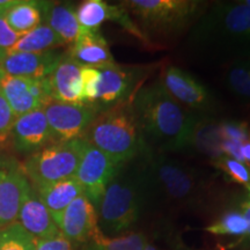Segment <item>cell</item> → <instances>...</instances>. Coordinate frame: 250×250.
<instances>
[{"mask_svg": "<svg viewBox=\"0 0 250 250\" xmlns=\"http://www.w3.org/2000/svg\"><path fill=\"white\" fill-rule=\"evenodd\" d=\"M86 142L78 138L57 142L28 155L23 170L33 187L58 182L76 176Z\"/></svg>", "mask_w": 250, "mask_h": 250, "instance_id": "7", "label": "cell"}, {"mask_svg": "<svg viewBox=\"0 0 250 250\" xmlns=\"http://www.w3.org/2000/svg\"><path fill=\"white\" fill-rule=\"evenodd\" d=\"M36 250H73V245L61 233L49 239L37 240Z\"/></svg>", "mask_w": 250, "mask_h": 250, "instance_id": "35", "label": "cell"}, {"mask_svg": "<svg viewBox=\"0 0 250 250\" xmlns=\"http://www.w3.org/2000/svg\"><path fill=\"white\" fill-rule=\"evenodd\" d=\"M0 92L4 94L17 118L43 109L54 101L49 78L34 79L4 73L0 78Z\"/></svg>", "mask_w": 250, "mask_h": 250, "instance_id": "12", "label": "cell"}, {"mask_svg": "<svg viewBox=\"0 0 250 250\" xmlns=\"http://www.w3.org/2000/svg\"><path fill=\"white\" fill-rule=\"evenodd\" d=\"M144 250H158V249H156V247H155L154 245H151V243H147L145 248H144Z\"/></svg>", "mask_w": 250, "mask_h": 250, "instance_id": "39", "label": "cell"}, {"mask_svg": "<svg viewBox=\"0 0 250 250\" xmlns=\"http://www.w3.org/2000/svg\"><path fill=\"white\" fill-rule=\"evenodd\" d=\"M17 223L36 240L49 239L61 234L57 224L33 186L24 197Z\"/></svg>", "mask_w": 250, "mask_h": 250, "instance_id": "18", "label": "cell"}, {"mask_svg": "<svg viewBox=\"0 0 250 250\" xmlns=\"http://www.w3.org/2000/svg\"><path fill=\"white\" fill-rule=\"evenodd\" d=\"M125 165L108 184L98 208L101 227L111 234L124 232L136 224L146 196L140 168Z\"/></svg>", "mask_w": 250, "mask_h": 250, "instance_id": "4", "label": "cell"}, {"mask_svg": "<svg viewBox=\"0 0 250 250\" xmlns=\"http://www.w3.org/2000/svg\"><path fill=\"white\" fill-rule=\"evenodd\" d=\"M224 81L226 88L235 98L250 103V58L226 64Z\"/></svg>", "mask_w": 250, "mask_h": 250, "instance_id": "25", "label": "cell"}, {"mask_svg": "<svg viewBox=\"0 0 250 250\" xmlns=\"http://www.w3.org/2000/svg\"><path fill=\"white\" fill-rule=\"evenodd\" d=\"M101 72L99 68L83 66L81 67V83H83V98L86 104L95 105L98 102Z\"/></svg>", "mask_w": 250, "mask_h": 250, "instance_id": "31", "label": "cell"}, {"mask_svg": "<svg viewBox=\"0 0 250 250\" xmlns=\"http://www.w3.org/2000/svg\"><path fill=\"white\" fill-rule=\"evenodd\" d=\"M17 116L5 99L4 94L0 92V145H4L12 136Z\"/></svg>", "mask_w": 250, "mask_h": 250, "instance_id": "32", "label": "cell"}, {"mask_svg": "<svg viewBox=\"0 0 250 250\" xmlns=\"http://www.w3.org/2000/svg\"><path fill=\"white\" fill-rule=\"evenodd\" d=\"M249 140H250V132H249Z\"/></svg>", "mask_w": 250, "mask_h": 250, "instance_id": "44", "label": "cell"}, {"mask_svg": "<svg viewBox=\"0 0 250 250\" xmlns=\"http://www.w3.org/2000/svg\"><path fill=\"white\" fill-rule=\"evenodd\" d=\"M64 45L57 34L48 24L41 23L35 29L23 34L6 55L19 52H45Z\"/></svg>", "mask_w": 250, "mask_h": 250, "instance_id": "23", "label": "cell"}, {"mask_svg": "<svg viewBox=\"0 0 250 250\" xmlns=\"http://www.w3.org/2000/svg\"><path fill=\"white\" fill-rule=\"evenodd\" d=\"M147 239L142 233H130L118 237H109L99 232L85 243L83 250H144Z\"/></svg>", "mask_w": 250, "mask_h": 250, "instance_id": "27", "label": "cell"}, {"mask_svg": "<svg viewBox=\"0 0 250 250\" xmlns=\"http://www.w3.org/2000/svg\"><path fill=\"white\" fill-rule=\"evenodd\" d=\"M159 80L166 92L196 117H206V114L214 110V99L210 92L182 68L166 67Z\"/></svg>", "mask_w": 250, "mask_h": 250, "instance_id": "9", "label": "cell"}, {"mask_svg": "<svg viewBox=\"0 0 250 250\" xmlns=\"http://www.w3.org/2000/svg\"><path fill=\"white\" fill-rule=\"evenodd\" d=\"M189 45L198 56L226 64L250 58V5L215 2L197 19Z\"/></svg>", "mask_w": 250, "mask_h": 250, "instance_id": "2", "label": "cell"}, {"mask_svg": "<svg viewBox=\"0 0 250 250\" xmlns=\"http://www.w3.org/2000/svg\"><path fill=\"white\" fill-rule=\"evenodd\" d=\"M67 55L81 66L101 68L116 64L107 40L100 30L83 29Z\"/></svg>", "mask_w": 250, "mask_h": 250, "instance_id": "19", "label": "cell"}, {"mask_svg": "<svg viewBox=\"0 0 250 250\" xmlns=\"http://www.w3.org/2000/svg\"><path fill=\"white\" fill-rule=\"evenodd\" d=\"M62 56L64 54L56 50L6 55L1 61V68L9 76L43 79L49 78Z\"/></svg>", "mask_w": 250, "mask_h": 250, "instance_id": "16", "label": "cell"}, {"mask_svg": "<svg viewBox=\"0 0 250 250\" xmlns=\"http://www.w3.org/2000/svg\"><path fill=\"white\" fill-rule=\"evenodd\" d=\"M121 5L140 23L143 33L171 35L195 23L204 1L196 0H127Z\"/></svg>", "mask_w": 250, "mask_h": 250, "instance_id": "6", "label": "cell"}, {"mask_svg": "<svg viewBox=\"0 0 250 250\" xmlns=\"http://www.w3.org/2000/svg\"><path fill=\"white\" fill-rule=\"evenodd\" d=\"M4 18L12 29L23 35L43 23V1L15 0Z\"/></svg>", "mask_w": 250, "mask_h": 250, "instance_id": "22", "label": "cell"}, {"mask_svg": "<svg viewBox=\"0 0 250 250\" xmlns=\"http://www.w3.org/2000/svg\"><path fill=\"white\" fill-rule=\"evenodd\" d=\"M11 139L15 151L28 155L56 143L43 109L18 117Z\"/></svg>", "mask_w": 250, "mask_h": 250, "instance_id": "15", "label": "cell"}, {"mask_svg": "<svg viewBox=\"0 0 250 250\" xmlns=\"http://www.w3.org/2000/svg\"><path fill=\"white\" fill-rule=\"evenodd\" d=\"M21 36H22L21 34L17 33L9 27L4 15H0V50H2L6 54V51H8Z\"/></svg>", "mask_w": 250, "mask_h": 250, "instance_id": "34", "label": "cell"}, {"mask_svg": "<svg viewBox=\"0 0 250 250\" xmlns=\"http://www.w3.org/2000/svg\"><path fill=\"white\" fill-rule=\"evenodd\" d=\"M249 237H250V236H249Z\"/></svg>", "mask_w": 250, "mask_h": 250, "instance_id": "45", "label": "cell"}, {"mask_svg": "<svg viewBox=\"0 0 250 250\" xmlns=\"http://www.w3.org/2000/svg\"><path fill=\"white\" fill-rule=\"evenodd\" d=\"M240 211L245 215L247 223H248V234H247V236H250V196H248V198L245 202H242L241 210Z\"/></svg>", "mask_w": 250, "mask_h": 250, "instance_id": "37", "label": "cell"}, {"mask_svg": "<svg viewBox=\"0 0 250 250\" xmlns=\"http://www.w3.org/2000/svg\"><path fill=\"white\" fill-rule=\"evenodd\" d=\"M219 132H220L221 139L233 140V142L242 144L249 140L248 125L243 122H221V123H219Z\"/></svg>", "mask_w": 250, "mask_h": 250, "instance_id": "33", "label": "cell"}, {"mask_svg": "<svg viewBox=\"0 0 250 250\" xmlns=\"http://www.w3.org/2000/svg\"><path fill=\"white\" fill-rule=\"evenodd\" d=\"M5 56H6L5 52L2 51V50H0V61H2V59L5 58Z\"/></svg>", "mask_w": 250, "mask_h": 250, "instance_id": "40", "label": "cell"}, {"mask_svg": "<svg viewBox=\"0 0 250 250\" xmlns=\"http://www.w3.org/2000/svg\"><path fill=\"white\" fill-rule=\"evenodd\" d=\"M116 5L102 0H86L76 8L78 22L85 30H99L105 21H111Z\"/></svg>", "mask_w": 250, "mask_h": 250, "instance_id": "26", "label": "cell"}, {"mask_svg": "<svg viewBox=\"0 0 250 250\" xmlns=\"http://www.w3.org/2000/svg\"><path fill=\"white\" fill-rule=\"evenodd\" d=\"M2 74H4V71H2L1 68V61H0V78L2 77Z\"/></svg>", "mask_w": 250, "mask_h": 250, "instance_id": "41", "label": "cell"}, {"mask_svg": "<svg viewBox=\"0 0 250 250\" xmlns=\"http://www.w3.org/2000/svg\"><path fill=\"white\" fill-rule=\"evenodd\" d=\"M55 142L83 138V134L102 110L93 104H70L51 101L43 108Z\"/></svg>", "mask_w": 250, "mask_h": 250, "instance_id": "11", "label": "cell"}, {"mask_svg": "<svg viewBox=\"0 0 250 250\" xmlns=\"http://www.w3.org/2000/svg\"><path fill=\"white\" fill-rule=\"evenodd\" d=\"M205 230L213 235L247 236L248 223L241 211L232 210L221 215L215 223L206 227Z\"/></svg>", "mask_w": 250, "mask_h": 250, "instance_id": "28", "label": "cell"}, {"mask_svg": "<svg viewBox=\"0 0 250 250\" xmlns=\"http://www.w3.org/2000/svg\"><path fill=\"white\" fill-rule=\"evenodd\" d=\"M34 188H35L37 195L40 196L41 201L49 210L56 224H58L62 212L66 210L67 206L74 199L85 195L83 187H81L79 181L76 179V176Z\"/></svg>", "mask_w": 250, "mask_h": 250, "instance_id": "20", "label": "cell"}, {"mask_svg": "<svg viewBox=\"0 0 250 250\" xmlns=\"http://www.w3.org/2000/svg\"><path fill=\"white\" fill-rule=\"evenodd\" d=\"M123 165L86 143L83 156L76 173L83 193L98 210L108 184L120 171Z\"/></svg>", "mask_w": 250, "mask_h": 250, "instance_id": "8", "label": "cell"}, {"mask_svg": "<svg viewBox=\"0 0 250 250\" xmlns=\"http://www.w3.org/2000/svg\"><path fill=\"white\" fill-rule=\"evenodd\" d=\"M5 9L4 8H1V7H0V15H4L5 14Z\"/></svg>", "mask_w": 250, "mask_h": 250, "instance_id": "42", "label": "cell"}, {"mask_svg": "<svg viewBox=\"0 0 250 250\" xmlns=\"http://www.w3.org/2000/svg\"><path fill=\"white\" fill-rule=\"evenodd\" d=\"M243 1H245L247 5H250V0H243Z\"/></svg>", "mask_w": 250, "mask_h": 250, "instance_id": "43", "label": "cell"}, {"mask_svg": "<svg viewBox=\"0 0 250 250\" xmlns=\"http://www.w3.org/2000/svg\"><path fill=\"white\" fill-rule=\"evenodd\" d=\"M241 147H242V143L233 142V140L223 139L220 143L221 154L229 156V158L234 159V160H237L243 164Z\"/></svg>", "mask_w": 250, "mask_h": 250, "instance_id": "36", "label": "cell"}, {"mask_svg": "<svg viewBox=\"0 0 250 250\" xmlns=\"http://www.w3.org/2000/svg\"><path fill=\"white\" fill-rule=\"evenodd\" d=\"M131 102L120 103L102 110L83 137L86 143L121 165L132 161L147 151Z\"/></svg>", "mask_w": 250, "mask_h": 250, "instance_id": "3", "label": "cell"}, {"mask_svg": "<svg viewBox=\"0 0 250 250\" xmlns=\"http://www.w3.org/2000/svg\"><path fill=\"white\" fill-rule=\"evenodd\" d=\"M43 23L48 24L64 44H73L83 31L76 7L68 2L43 1Z\"/></svg>", "mask_w": 250, "mask_h": 250, "instance_id": "21", "label": "cell"}, {"mask_svg": "<svg viewBox=\"0 0 250 250\" xmlns=\"http://www.w3.org/2000/svg\"><path fill=\"white\" fill-rule=\"evenodd\" d=\"M221 140L223 139L219 132V123L208 117H201L197 120L192 133L191 146L193 145L199 152L211 156L214 161L223 155L220 152Z\"/></svg>", "mask_w": 250, "mask_h": 250, "instance_id": "24", "label": "cell"}, {"mask_svg": "<svg viewBox=\"0 0 250 250\" xmlns=\"http://www.w3.org/2000/svg\"><path fill=\"white\" fill-rule=\"evenodd\" d=\"M241 152H242L243 164H245L247 167L249 168V170H250V140H248V142H246V143L242 144Z\"/></svg>", "mask_w": 250, "mask_h": 250, "instance_id": "38", "label": "cell"}, {"mask_svg": "<svg viewBox=\"0 0 250 250\" xmlns=\"http://www.w3.org/2000/svg\"><path fill=\"white\" fill-rule=\"evenodd\" d=\"M37 240L20 224L0 229V250H36Z\"/></svg>", "mask_w": 250, "mask_h": 250, "instance_id": "29", "label": "cell"}, {"mask_svg": "<svg viewBox=\"0 0 250 250\" xmlns=\"http://www.w3.org/2000/svg\"><path fill=\"white\" fill-rule=\"evenodd\" d=\"M81 65L74 62L67 54L49 76L54 101L70 104H83V83H81Z\"/></svg>", "mask_w": 250, "mask_h": 250, "instance_id": "17", "label": "cell"}, {"mask_svg": "<svg viewBox=\"0 0 250 250\" xmlns=\"http://www.w3.org/2000/svg\"><path fill=\"white\" fill-rule=\"evenodd\" d=\"M132 111L149 151H181L191 146L197 120L166 92L160 80L140 87L133 96Z\"/></svg>", "mask_w": 250, "mask_h": 250, "instance_id": "1", "label": "cell"}, {"mask_svg": "<svg viewBox=\"0 0 250 250\" xmlns=\"http://www.w3.org/2000/svg\"><path fill=\"white\" fill-rule=\"evenodd\" d=\"M99 70L101 72V83L95 105L100 110H104L120 103L132 101L146 76L147 67L114 64Z\"/></svg>", "mask_w": 250, "mask_h": 250, "instance_id": "13", "label": "cell"}, {"mask_svg": "<svg viewBox=\"0 0 250 250\" xmlns=\"http://www.w3.org/2000/svg\"><path fill=\"white\" fill-rule=\"evenodd\" d=\"M213 162L215 167L223 171L232 182L245 187L250 196V170L245 164L226 155L219 156Z\"/></svg>", "mask_w": 250, "mask_h": 250, "instance_id": "30", "label": "cell"}, {"mask_svg": "<svg viewBox=\"0 0 250 250\" xmlns=\"http://www.w3.org/2000/svg\"><path fill=\"white\" fill-rule=\"evenodd\" d=\"M57 226L61 233L72 243H87L101 228L98 210L85 195L74 199L62 212Z\"/></svg>", "mask_w": 250, "mask_h": 250, "instance_id": "14", "label": "cell"}, {"mask_svg": "<svg viewBox=\"0 0 250 250\" xmlns=\"http://www.w3.org/2000/svg\"><path fill=\"white\" fill-rule=\"evenodd\" d=\"M30 188L22 164L13 156L0 155V229L17 223Z\"/></svg>", "mask_w": 250, "mask_h": 250, "instance_id": "10", "label": "cell"}, {"mask_svg": "<svg viewBox=\"0 0 250 250\" xmlns=\"http://www.w3.org/2000/svg\"><path fill=\"white\" fill-rule=\"evenodd\" d=\"M140 165L146 195L160 193L173 202H188L199 192L203 181L196 170L161 153L147 149Z\"/></svg>", "mask_w": 250, "mask_h": 250, "instance_id": "5", "label": "cell"}]
</instances>
